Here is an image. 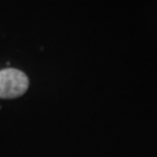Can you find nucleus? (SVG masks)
<instances>
[{
	"mask_svg": "<svg viewBox=\"0 0 157 157\" xmlns=\"http://www.w3.org/2000/svg\"><path fill=\"white\" fill-rule=\"evenodd\" d=\"M28 85V77L22 71L11 67L0 70V98H17L27 91Z\"/></svg>",
	"mask_w": 157,
	"mask_h": 157,
	"instance_id": "nucleus-1",
	"label": "nucleus"
}]
</instances>
